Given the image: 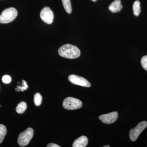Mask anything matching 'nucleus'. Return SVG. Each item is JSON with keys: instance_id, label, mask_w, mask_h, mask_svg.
Instances as JSON below:
<instances>
[{"instance_id": "nucleus-1", "label": "nucleus", "mask_w": 147, "mask_h": 147, "mask_svg": "<svg viewBox=\"0 0 147 147\" xmlns=\"http://www.w3.org/2000/svg\"><path fill=\"white\" fill-rule=\"evenodd\" d=\"M58 53L61 57L69 59L79 57L81 54L78 47L69 44H65L60 47Z\"/></svg>"}, {"instance_id": "nucleus-2", "label": "nucleus", "mask_w": 147, "mask_h": 147, "mask_svg": "<svg viewBox=\"0 0 147 147\" xmlns=\"http://www.w3.org/2000/svg\"><path fill=\"white\" fill-rule=\"evenodd\" d=\"M18 14L16 9L10 7L3 11L0 15V24H8L13 21Z\"/></svg>"}, {"instance_id": "nucleus-3", "label": "nucleus", "mask_w": 147, "mask_h": 147, "mask_svg": "<svg viewBox=\"0 0 147 147\" xmlns=\"http://www.w3.org/2000/svg\"><path fill=\"white\" fill-rule=\"evenodd\" d=\"M34 135V130L29 127L18 135V143L19 146L24 147L29 144Z\"/></svg>"}, {"instance_id": "nucleus-4", "label": "nucleus", "mask_w": 147, "mask_h": 147, "mask_svg": "<svg viewBox=\"0 0 147 147\" xmlns=\"http://www.w3.org/2000/svg\"><path fill=\"white\" fill-rule=\"evenodd\" d=\"M63 106L66 110H76L82 108V102L81 100L77 98L69 97L64 100Z\"/></svg>"}, {"instance_id": "nucleus-5", "label": "nucleus", "mask_w": 147, "mask_h": 147, "mask_svg": "<svg viewBox=\"0 0 147 147\" xmlns=\"http://www.w3.org/2000/svg\"><path fill=\"white\" fill-rule=\"evenodd\" d=\"M147 126V122L143 121L139 123L134 128L131 129L129 131V137L132 142H135L139 135Z\"/></svg>"}, {"instance_id": "nucleus-6", "label": "nucleus", "mask_w": 147, "mask_h": 147, "mask_svg": "<svg viewBox=\"0 0 147 147\" xmlns=\"http://www.w3.org/2000/svg\"><path fill=\"white\" fill-rule=\"evenodd\" d=\"M68 80L72 84L81 86L88 88L91 86L90 83L88 80L83 77L74 74L70 75L69 76Z\"/></svg>"}, {"instance_id": "nucleus-7", "label": "nucleus", "mask_w": 147, "mask_h": 147, "mask_svg": "<svg viewBox=\"0 0 147 147\" xmlns=\"http://www.w3.org/2000/svg\"><path fill=\"white\" fill-rule=\"evenodd\" d=\"M40 17L42 21L48 24H51L54 19V13L50 7H45L42 9L40 13Z\"/></svg>"}, {"instance_id": "nucleus-8", "label": "nucleus", "mask_w": 147, "mask_h": 147, "mask_svg": "<svg viewBox=\"0 0 147 147\" xmlns=\"http://www.w3.org/2000/svg\"><path fill=\"white\" fill-rule=\"evenodd\" d=\"M118 117V113L117 112H112L108 114H104L99 116V118L103 123L111 124L115 122Z\"/></svg>"}, {"instance_id": "nucleus-9", "label": "nucleus", "mask_w": 147, "mask_h": 147, "mask_svg": "<svg viewBox=\"0 0 147 147\" xmlns=\"http://www.w3.org/2000/svg\"><path fill=\"white\" fill-rule=\"evenodd\" d=\"M122 7L121 0H115L110 4L109 6V9L112 13H117L121 11Z\"/></svg>"}, {"instance_id": "nucleus-10", "label": "nucleus", "mask_w": 147, "mask_h": 147, "mask_svg": "<svg viewBox=\"0 0 147 147\" xmlns=\"http://www.w3.org/2000/svg\"><path fill=\"white\" fill-rule=\"evenodd\" d=\"M88 144V139L86 137L82 136L75 140L74 142L73 147H85Z\"/></svg>"}, {"instance_id": "nucleus-11", "label": "nucleus", "mask_w": 147, "mask_h": 147, "mask_svg": "<svg viewBox=\"0 0 147 147\" xmlns=\"http://www.w3.org/2000/svg\"><path fill=\"white\" fill-rule=\"evenodd\" d=\"M27 107L26 103L24 101H22L17 105L16 108V112L18 114H22L26 110Z\"/></svg>"}, {"instance_id": "nucleus-12", "label": "nucleus", "mask_w": 147, "mask_h": 147, "mask_svg": "<svg viewBox=\"0 0 147 147\" xmlns=\"http://www.w3.org/2000/svg\"><path fill=\"white\" fill-rule=\"evenodd\" d=\"M133 10L134 15L135 16H139L141 13L140 3L139 1H136L134 2L133 5Z\"/></svg>"}, {"instance_id": "nucleus-13", "label": "nucleus", "mask_w": 147, "mask_h": 147, "mask_svg": "<svg viewBox=\"0 0 147 147\" xmlns=\"http://www.w3.org/2000/svg\"><path fill=\"white\" fill-rule=\"evenodd\" d=\"M63 4L66 12L67 13H71V6L70 0H62Z\"/></svg>"}, {"instance_id": "nucleus-14", "label": "nucleus", "mask_w": 147, "mask_h": 147, "mask_svg": "<svg viewBox=\"0 0 147 147\" xmlns=\"http://www.w3.org/2000/svg\"><path fill=\"white\" fill-rule=\"evenodd\" d=\"M7 133V128L4 125L0 124V144L3 142Z\"/></svg>"}, {"instance_id": "nucleus-15", "label": "nucleus", "mask_w": 147, "mask_h": 147, "mask_svg": "<svg viewBox=\"0 0 147 147\" xmlns=\"http://www.w3.org/2000/svg\"><path fill=\"white\" fill-rule=\"evenodd\" d=\"M34 100L35 105L37 106H40L42 103V96L39 93H37L34 95Z\"/></svg>"}, {"instance_id": "nucleus-16", "label": "nucleus", "mask_w": 147, "mask_h": 147, "mask_svg": "<svg viewBox=\"0 0 147 147\" xmlns=\"http://www.w3.org/2000/svg\"><path fill=\"white\" fill-rule=\"evenodd\" d=\"M141 64L142 67L147 71V55L144 56L141 60Z\"/></svg>"}, {"instance_id": "nucleus-17", "label": "nucleus", "mask_w": 147, "mask_h": 147, "mask_svg": "<svg viewBox=\"0 0 147 147\" xmlns=\"http://www.w3.org/2000/svg\"><path fill=\"white\" fill-rule=\"evenodd\" d=\"M17 87L19 88L20 90L22 92L26 90L28 88V86L27 85V82L24 80H22V86H17Z\"/></svg>"}, {"instance_id": "nucleus-18", "label": "nucleus", "mask_w": 147, "mask_h": 147, "mask_svg": "<svg viewBox=\"0 0 147 147\" xmlns=\"http://www.w3.org/2000/svg\"><path fill=\"white\" fill-rule=\"evenodd\" d=\"M2 80L3 83L5 84H8L11 82V79L10 76L6 75L3 76Z\"/></svg>"}, {"instance_id": "nucleus-19", "label": "nucleus", "mask_w": 147, "mask_h": 147, "mask_svg": "<svg viewBox=\"0 0 147 147\" xmlns=\"http://www.w3.org/2000/svg\"><path fill=\"white\" fill-rule=\"evenodd\" d=\"M47 147H60L59 145L56 144H53V143H50L49 144L47 145Z\"/></svg>"}, {"instance_id": "nucleus-20", "label": "nucleus", "mask_w": 147, "mask_h": 147, "mask_svg": "<svg viewBox=\"0 0 147 147\" xmlns=\"http://www.w3.org/2000/svg\"><path fill=\"white\" fill-rule=\"evenodd\" d=\"M110 146L109 145H107V146H103V147H110Z\"/></svg>"}, {"instance_id": "nucleus-21", "label": "nucleus", "mask_w": 147, "mask_h": 147, "mask_svg": "<svg viewBox=\"0 0 147 147\" xmlns=\"http://www.w3.org/2000/svg\"><path fill=\"white\" fill-rule=\"evenodd\" d=\"M92 1H94V2H95V1H97V0H92Z\"/></svg>"}]
</instances>
